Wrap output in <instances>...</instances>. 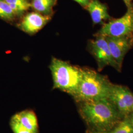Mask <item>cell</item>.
Listing matches in <instances>:
<instances>
[{
	"label": "cell",
	"mask_w": 133,
	"mask_h": 133,
	"mask_svg": "<svg viewBox=\"0 0 133 133\" xmlns=\"http://www.w3.org/2000/svg\"><path fill=\"white\" fill-rule=\"evenodd\" d=\"M74 1H75V2H76L77 3H78L79 4L81 5V0H74Z\"/></svg>",
	"instance_id": "ffe728a7"
},
{
	"label": "cell",
	"mask_w": 133,
	"mask_h": 133,
	"mask_svg": "<svg viewBox=\"0 0 133 133\" xmlns=\"http://www.w3.org/2000/svg\"><path fill=\"white\" fill-rule=\"evenodd\" d=\"M10 126L14 133H35L25 128L18 122L14 119H10Z\"/></svg>",
	"instance_id": "9a60e30c"
},
{
	"label": "cell",
	"mask_w": 133,
	"mask_h": 133,
	"mask_svg": "<svg viewBox=\"0 0 133 133\" xmlns=\"http://www.w3.org/2000/svg\"></svg>",
	"instance_id": "7402d4cb"
},
{
	"label": "cell",
	"mask_w": 133,
	"mask_h": 133,
	"mask_svg": "<svg viewBox=\"0 0 133 133\" xmlns=\"http://www.w3.org/2000/svg\"><path fill=\"white\" fill-rule=\"evenodd\" d=\"M133 32V9L129 6L123 16L105 23L100 29L98 36L118 38L126 37Z\"/></svg>",
	"instance_id": "277c9868"
},
{
	"label": "cell",
	"mask_w": 133,
	"mask_h": 133,
	"mask_svg": "<svg viewBox=\"0 0 133 133\" xmlns=\"http://www.w3.org/2000/svg\"><path fill=\"white\" fill-rule=\"evenodd\" d=\"M49 20L48 15H43L38 12H32L24 16L18 27L26 33L34 34L43 28Z\"/></svg>",
	"instance_id": "52a82bcc"
},
{
	"label": "cell",
	"mask_w": 133,
	"mask_h": 133,
	"mask_svg": "<svg viewBox=\"0 0 133 133\" xmlns=\"http://www.w3.org/2000/svg\"><path fill=\"white\" fill-rule=\"evenodd\" d=\"M79 112L90 130L102 132L110 131L123 118L108 99L81 102Z\"/></svg>",
	"instance_id": "6da1fadb"
},
{
	"label": "cell",
	"mask_w": 133,
	"mask_h": 133,
	"mask_svg": "<svg viewBox=\"0 0 133 133\" xmlns=\"http://www.w3.org/2000/svg\"><path fill=\"white\" fill-rule=\"evenodd\" d=\"M91 0H81V5L83 6H87Z\"/></svg>",
	"instance_id": "2e32d148"
},
{
	"label": "cell",
	"mask_w": 133,
	"mask_h": 133,
	"mask_svg": "<svg viewBox=\"0 0 133 133\" xmlns=\"http://www.w3.org/2000/svg\"><path fill=\"white\" fill-rule=\"evenodd\" d=\"M105 38L112 56L115 61L121 67L124 57L129 50L131 42L126 37H107Z\"/></svg>",
	"instance_id": "ba28073f"
},
{
	"label": "cell",
	"mask_w": 133,
	"mask_h": 133,
	"mask_svg": "<svg viewBox=\"0 0 133 133\" xmlns=\"http://www.w3.org/2000/svg\"><path fill=\"white\" fill-rule=\"evenodd\" d=\"M15 14L5 0H0V18L5 20H11Z\"/></svg>",
	"instance_id": "5bb4252c"
},
{
	"label": "cell",
	"mask_w": 133,
	"mask_h": 133,
	"mask_svg": "<svg viewBox=\"0 0 133 133\" xmlns=\"http://www.w3.org/2000/svg\"><path fill=\"white\" fill-rule=\"evenodd\" d=\"M91 49L100 69L101 70L107 66H110L118 71L121 70V67L115 61L111 54L105 37L98 36L92 42Z\"/></svg>",
	"instance_id": "8992f818"
},
{
	"label": "cell",
	"mask_w": 133,
	"mask_h": 133,
	"mask_svg": "<svg viewBox=\"0 0 133 133\" xmlns=\"http://www.w3.org/2000/svg\"><path fill=\"white\" fill-rule=\"evenodd\" d=\"M125 2V3L126 4V5L129 7V6H130V4H131V2L132 0H123Z\"/></svg>",
	"instance_id": "d6986e66"
},
{
	"label": "cell",
	"mask_w": 133,
	"mask_h": 133,
	"mask_svg": "<svg viewBox=\"0 0 133 133\" xmlns=\"http://www.w3.org/2000/svg\"><path fill=\"white\" fill-rule=\"evenodd\" d=\"M107 133H133V126L128 116L124 117L114 128Z\"/></svg>",
	"instance_id": "4fadbf2b"
},
{
	"label": "cell",
	"mask_w": 133,
	"mask_h": 133,
	"mask_svg": "<svg viewBox=\"0 0 133 133\" xmlns=\"http://www.w3.org/2000/svg\"><path fill=\"white\" fill-rule=\"evenodd\" d=\"M86 8L94 24L101 23L110 17L106 5L98 0H91Z\"/></svg>",
	"instance_id": "30bf717a"
},
{
	"label": "cell",
	"mask_w": 133,
	"mask_h": 133,
	"mask_svg": "<svg viewBox=\"0 0 133 133\" xmlns=\"http://www.w3.org/2000/svg\"><path fill=\"white\" fill-rule=\"evenodd\" d=\"M87 133H107L106 132H99V131H94V130H90L89 129Z\"/></svg>",
	"instance_id": "e0dca14e"
},
{
	"label": "cell",
	"mask_w": 133,
	"mask_h": 133,
	"mask_svg": "<svg viewBox=\"0 0 133 133\" xmlns=\"http://www.w3.org/2000/svg\"><path fill=\"white\" fill-rule=\"evenodd\" d=\"M9 5L15 15H20L28 10L31 4L28 0H5Z\"/></svg>",
	"instance_id": "7c38bea8"
},
{
	"label": "cell",
	"mask_w": 133,
	"mask_h": 133,
	"mask_svg": "<svg viewBox=\"0 0 133 133\" xmlns=\"http://www.w3.org/2000/svg\"><path fill=\"white\" fill-rule=\"evenodd\" d=\"M128 117L130 120V121H131V123H132V125L133 126V111L132 113H131L130 114V115L128 116Z\"/></svg>",
	"instance_id": "ac0fdd59"
},
{
	"label": "cell",
	"mask_w": 133,
	"mask_h": 133,
	"mask_svg": "<svg viewBox=\"0 0 133 133\" xmlns=\"http://www.w3.org/2000/svg\"><path fill=\"white\" fill-rule=\"evenodd\" d=\"M108 99L123 117L128 116L133 112V93L127 87L113 84Z\"/></svg>",
	"instance_id": "5b68a950"
},
{
	"label": "cell",
	"mask_w": 133,
	"mask_h": 133,
	"mask_svg": "<svg viewBox=\"0 0 133 133\" xmlns=\"http://www.w3.org/2000/svg\"><path fill=\"white\" fill-rule=\"evenodd\" d=\"M11 119L18 122L25 128L35 133H38V123L34 112L30 110H25L17 113Z\"/></svg>",
	"instance_id": "9c48e42d"
},
{
	"label": "cell",
	"mask_w": 133,
	"mask_h": 133,
	"mask_svg": "<svg viewBox=\"0 0 133 133\" xmlns=\"http://www.w3.org/2000/svg\"><path fill=\"white\" fill-rule=\"evenodd\" d=\"M112 84L107 77L97 71L82 69L81 80L73 97L79 103L108 99Z\"/></svg>",
	"instance_id": "7a4b0ae2"
},
{
	"label": "cell",
	"mask_w": 133,
	"mask_h": 133,
	"mask_svg": "<svg viewBox=\"0 0 133 133\" xmlns=\"http://www.w3.org/2000/svg\"><path fill=\"white\" fill-rule=\"evenodd\" d=\"M56 0H32L31 6L38 13L44 15L50 14Z\"/></svg>",
	"instance_id": "8fae6325"
},
{
	"label": "cell",
	"mask_w": 133,
	"mask_h": 133,
	"mask_svg": "<svg viewBox=\"0 0 133 133\" xmlns=\"http://www.w3.org/2000/svg\"><path fill=\"white\" fill-rule=\"evenodd\" d=\"M49 68L52 76L54 88L73 96L81 80L82 69L56 58H53Z\"/></svg>",
	"instance_id": "3957f363"
},
{
	"label": "cell",
	"mask_w": 133,
	"mask_h": 133,
	"mask_svg": "<svg viewBox=\"0 0 133 133\" xmlns=\"http://www.w3.org/2000/svg\"><path fill=\"white\" fill-rule=\"evenodd\" d=\"M131 43H133V38H132V39L131 40Z\"/></svg>",
	"instance_id": "44dd1931"
}]
</instances>
